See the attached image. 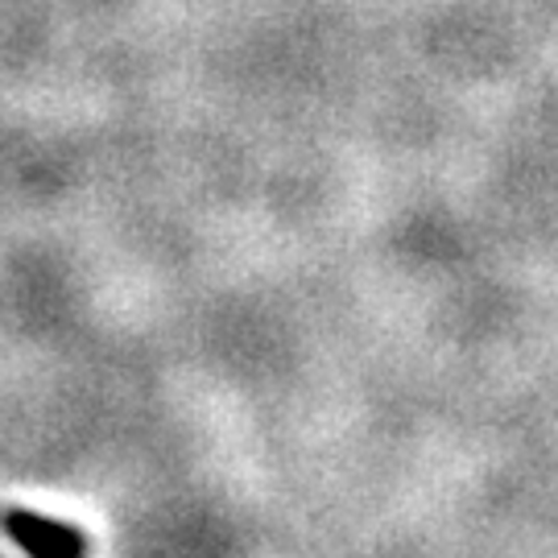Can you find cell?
<instances>
[{"label": "cell", "mask_w": 558, "mask_h": 558, "mask_svg": "<svg viewBox=\"0 0 558 558\" xmlns=\"http://www.w3.org/2000/svg\"><path fill=\"white\" fill-rule=\"evenodd\" d=\"M0 534L29 558H87V534L59 518H41L34 509H4Z\"/></svg>", "instance_id": "obj_1"}]
</instances>
